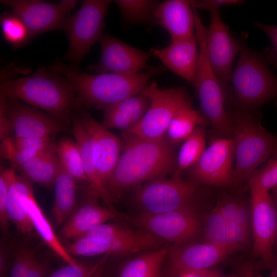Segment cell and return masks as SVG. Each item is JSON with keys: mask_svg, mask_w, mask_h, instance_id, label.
Instances as JSON below:
<instances>
[{"mask_svg": "<svg viewBox=\"0 0 277 277\" xmlns=\"http://www.w3.org/2000/svg\"><path fill=\"white\" fill-rule=\"evenodd\" d=\"M196 192L194 183L184 181L180 177H160L142 185L134 199L143 212L160 213L191 205Z\"/></svg>", "mask_w": 277, "mask_h": 277, "instance_id": "obj_10", "label": "cell"}, {"mask_svg": "<svg viewBox=\"0 0 277 277\" xmlns=\"http://www.w3.org/2000/svg\"><path fill=\"white\" fill-rule=\"evenodd\" d=\"M111 1H84L77 12L69 15L64 30L69 39L65 59L78 68L92 45L103 36L105 19Z\"/></svg>", "mask_w": 277, "mask_h": 277, "instance_id": "obj_7", "label": "cell"}, {"mask_svg": "<svg viewBox=\"0 0 277 277\" xmlns=\"http://www.w3.org/2000/svg\"><path fill=\"white\" fill-rule=\"evenodd\" d=\"M56 144L53 141L46 149L31 159L22 164H12V167L31 182L48 189L53 188L61 165Z\"/></svg>", "mask_w": 277, "mask_h": 277, "instance_id": "obj_24", "label": "cell"}, {"mask_svg": "<svg viewBox=\"0 0 277 277\" xmlns=\"http://www.w3.org/2000/svg\"><path fill=\"white\" fill-rule=\"evenodd\" d=\"M269 277H276L275 274L273 272H271V274L269 275Z\"/></svg>", "mask_w": 277, "mask_h": 277, "instance_id": "obj_55", "label": "cell"}, {"mask_svg": "<svg viewBox=\"0 0 277 277\" xmlns=\"http://www.w3.org/2000/svg\"><path fill=\"white\" fill-rule=\"evenodd\" d=\"M191 5L195 8L201 10H210L215 8H220L225 5H239L242 3V1L239 0H204L191 1Z\"/></svg>", "mask_w": 277, "mask_h": 277, "instance_id": "obj_45", "label": "cell"}, {"mask_svg": "<svg viewBox=\"0 0 277 277\" xmlns=\"http://www.w3.org/2000/svg\"><path fill=\"white\" fill-rule=\"evenodd\" d=\"M22 202L33 229L47 246L67 264H76V260L68 252L55 234L52 226L36 202L33 192L24 197Z\"/></svg>", "mask_w": 277, "mask_h": 277, "instance_id": "obj_26", "label": "cell"}, {"mask_svg": "<svg viewBox=\"0 0 277 277\" xmlns=\"http://www.w3.org/2000/svg\"><path fill=\"white\" fill-rule=\"evenodd\" d=\"M9 137L12 144L23 150L39 152L46 149L53 141L48 137H21L13 134Z\"/></svg>", "mask_w": 277, "mask_h": 277, "instance_id": "obj_43", "label": "cell"}, {"mask_svg": "<svg viewBox=\"0 0 277 277\" xmlns=\"http://www.w3.org/2000/svg\"><path fill=\"white\" fill-rule=\"evenodd\" d=\"M103 266H102L100 269L99 270H98V271L97 272L95 277H101V274H102V270H103Z\"/></svg>", "mask_w": 277, "mask_h": 277, "instance_id": "obj_54", "label": "cell"}, {"mask_svg": "<svg viewBox=\"0 0 277 277\" xmlns=\"http://www.w3.org/2000/svg\"><path fill=\"white\" fill-rule=\"evenodd\" d=\"M269 268L277 277V259L274 258Z\"/></svg>", "mask_w": 277, "mask_h": 277, "instance_id": "obj_52", "label": "cell"}, {"mask_svg": "<svg viewBox=\"0 0 277 277\" xmlns=\"http://www.w3.org/2000/svg\"><path fill=\"white\" fill-rule=\"evenodd\" d=\"M10 249L8 245L4 240L0 246V277H8L11 268Z\"/></svg>", "mask_w": 277, "mask_h": 277, "instance_id": "obj_46", "label": "cell"}, {"mask_svg": "<svg viewBox=\"0 0 277 277\" xmlns=\"http://www.w3.org/2000/svg\"><path fill=\"white\" fill-rule=\"evenodd\" d=\"M65 247L72 256H92L102 254L120 256L122 251L123 245L118 240L81 236L73 239Z\"/></svg>", "mask_w": 277, "mask_h": 277, "instance_id": "obj_31", "label": "cell"}, {"mask_svg": "<svg viewBox=\"0 0 277 277\" xmlns=\"http://www.w3.org/2000/svg\"><path fill=\"white\" fill-rule=\"evenodd\" d=\"M36 259L33 249L20 245L15 249L9 277H28L32 266Z\"/></svg>", "mask_w": 277, "mask_h": 277, "instance_id": "obj_40", "label": "cell"}, {"mask_svg": "<svg viewBox=\"0 0 277 277\" xmlns=\"http://www.w3.org/2000/svg\"><path fill=\"white\" fill-rule=\"evenodd\" d=\"M56 150L62 167L71 174L78 183L88 185L81 153L75 141L62 137L56 144Z\"/></svg>", "mask_w": 277, "mask_h": 277, "instance_id": "obj_33", "label": "cell"}, {"mask_svg": "<svg viewBox=\"0 0 277 277\" xmlns=\"http://www.w3.org/2000/svg\"><path fill=\"white\" fill-rule=\"evenodd\" d=\"M125 217L141 229L175 244L188 243L196 238L200 231V222L191 205L171 211L143 212Z\"/></svg>", "mask_w": 277, "mask_h": 277, "instance_id": "obj_9", "label": "cell"}, {"mask_svg": "<svg viewBox=\"0 0 277 277\" xmlns=\"http://www.w3.org/2000/svg\"><path fill=\"white\" fill-rule=\"evenodd\" d=\"M72 131L78 147L84 170L88 180L86 191L88 199L96 201L100 198L107 206L113 208V202L97 173L91 139L79 117L74 118Z\"/></svg>", "mask_w": 277, "mask_h": 277, "instance_id": "obj_22", "label": "cell"}, {"mask_svg": "<svg viewBox=\"0 0 277 277\" xmlns=\"http://www.w3.org/2000/svg\"><path fill=\"white\" fill-rule=\"evenodd\" d=\"M195 31L199 42V58L195 87L201 112L211 126L214 138H232L231 120L226 108V95L209 62L207 53V28L194 8Z\"/></svg>", "mask_w": 277, "mask_h": 277, "instance_id": "obj_6", "label": "cell"}, {"mask_svg": "<svg viewBox=\"0 0 277 277\" xmlns=\"http://www.w3.org/2000/svg\"><path fill=\"white\" fill-rule=\"evenodd\" d=\"M147 232L144 229L134 231L118 224L104 223L95 226L80 237L88 236L107 240H130L141 237Z\"/></svg>", "mask_w": 277, "mask_h": 277, "instance_id": "obj_37", "label": "cell"}, {"mask_svg": "<svg viewBox=\"0 0 277 277\" xmlns=\"http://www.w3.org/2000/svg\"><path fill=\"white\" fill-rule=\"evenodd\" d=\"M48 270L47 264L36 258L32 266L28 277H47Z\"/></svg>", "mask_w": 277, "mask_h": 277, "instance_id": "obj_48", "label": "cell"}, {"mask_svg": "<svg viewBox=\"0 0 277 277\" xmlns=\"http://www.w3.org/2000/svg\"><path fill=\"white\" fill-rule=\"evenodd\" d=\"M1 3L23 21L31 39L46 32L63 30L77 1L64 0L54 3L39 0H1Z\"/></svg>", "mask_w": 277, "mask_h": 277, "instance_id": "obj_11", "label": "cell"}, {"mask_svg": "<svg viewBox=\"0 0 277 277\" xmlns=\"http://www.w3.org/2000/svg\"><path fill=\"white\" fill-rule=\"evenodd\" d=\"M205 127L197 126L185 140L176 157V170L172 176L180 177L182 172L194 165L206 149Z\"/></svg>", "mask_w": 277, "mask_h": 277, "instance_id": "obj_32", "label": "cell"}, {"mask_svg": "<svg viewBox=\"0 0 277 277\" xmlns=\"http://www.w3.org/2000/svg\"><path fill=\"white\" fill-rule=\"evenodd\" d=\"M169 249L163 246L143 252L125 263L115 277H162Z\"/></svg>", "mask_w": 277, "mask_h": 277, "instance_id": "obj_29", "label": "cell"}, {"mask_svg": "<svg viewBox=\"0 0 277 277\" xmlns=\"http://www.w3.org/2000/svg\"><path fill=\"white\" fill-rule=\"evenodd\" d=\"M78 117L91 139L97 173L105 186L119 160L122 142L88 113L83 111Z\"/></svg>", "mask_w": 277, "mask_h": 277, "instance_id": "obj_18", "label": "cell"}, {"mask_svg": "<svg viewBox=\"0 0 277 277\" xmlns=\"http://www.w3.org/2000/svg\"><path fill=\"white\" fill-rule=\"evenodd\" d=\"M123 16L130 23H143L152 19L159 2L151 0H116Z\"/></svg>", "mask_w": 277, "mask_h": 277, "instance_id": "obj_35", "label": "cell"}, {"mask_svg": "<svg viewBox=\"0 0 277 277\" xmlns=\"http://www.w3.org/2000/svg\"><path fill=\"white\" fill-rule=\"evenodd\" d=\"M249 188L269 191L277 187V155L267 160L249 178Z\"/></svg>", "mask_w": 277, "mask_h": 277, "instance_id": "obj_38", "label": "cell"}, {"mask_svg": "<svg viewBox=\"0 0 277 277\" xmlns=\"http://www.w3.org/2000/svg\"><path fill=\"white\" fill-rule=\"evenodd\" d=\"M1 95L40 108L66 123L74 109L76 97L68 81L49 68L39 67L33 74L3 81Z\"/></svg>", "mask_w": 277, "mask_h": 277, "instance_id": "obj_3", "label": "cell"}, {"mask_svg": "<svg viewBox=\"0 0 277 277\" xmlns=\"http://www.w3.org/2000/svg\"><path fill=\"white\" fill-rule=\"evenodd\" d=\"M15 170L12 168L1 167L0 171V226L6 236L9 232V219L7 212V199L8 192L15 175Z\"/></svg>", "mask_w": 277, "mask_h": 277, "instance_id": "obj_41", "label": "cell"}, {"mask_svg": "<svg viewBox=\"0 0 277 277\" xmlns=\"http://www.w3.org/2000/svg\"><path fill=\"white\" fill-rule=\"evenodd\" d=\"M77 183L61 165L54 183V200L51 211L56 227L62 226L77 208Z\"/></svg>", "mask_w": 277, "mask_h": 277, "instance_id": "obj_27", "label": "cell"}, {"mask_svg": "<svg viewBox=\"0 0 277 277\" xmlns=\"http://www.w3.org/2000/svg\"><path fill=\"white\" fill-rule=\"evenodd\" d=\"M272 193L271 197L273 200V201L274 203V205L276 208V216H277V187L272 190ZM274 249H275L276 252H277V234H276V239H275L274 245L273 250Z\"/></svg>", "mask_w": 277, "mask_h": 277, "instance_id": "obj_51", "label": "cell"}, {"mask_svg": "<svg viewBox=\"0 0 277 277\" xmlns=\"http://www.w3.org/2000/svg\"><path fill=\"white\" fill-rule=\"evenodd\" d=\"M241 249L237 246H221L207 242L175 244L169 247L162 277H177L185 271L210 269Z\"/></svg>", "mask_w": 277, "mask_h": 277, "instance_id": "obj_15", "label": "cell"}, {"mask_svg": "<svg viewBox=\"0 0 277 277\" xmlns=\"http://www.w3.org/2000/svg\"><path fill=\"white\" fill-rule=\"evenodd\" d=\"M275 105L276 106V107H277V100H275Z\"/></svg>", "mask_w": 277, "mask_h": 277, "instance_id": "obj_56", "label": "cell"}, {"mask_svg": "<svg viewBox=\"0 0 277 277\" xmlns=\"http://www.w3.org/2000/svg\"><path fill=\"white\" fill-rule=\"evenodd\" d=\"M141 94L149 99V108L139 123L126 132L146 139L162 140L177 110L190 100L187 92L183 87L162 89L151 82Z\"/></svg>", "mask_w": 277, "mask_h": 277, "instance_id": "obj_8", "label": "cell"}, {"mask_svg": "<svg viewBox=\"0 0 277 277\" xmlns=\"http://www.w3.org/2000/svg\"><path fill=\"white\" fill-rule=\"evenodd\" d=\"M109 254L94 264L77 262L74 265L68 264L54 271L47 277H95L99 269L104 265Z\"/></svg>", "mask_w": 277, "mask_h": 277, "instance_id": "obj_39", "label": "cell"}, {"mask_svg": "<svg viewBox=\"0 0 277 277\" xmlns=\"http://www.w3.org/2000/svg\"><path fill=\"white\" fill-rule=\"evenodd\" d=\"M99 42V62L89 67L94 74H132L148 69L147 63L153 55L151 50H141L109 34L103 35Z\"/></svg>", "mask_w": 277, "mask_h": 277, "instance_id": "obj_16", "label": "cell"}, {"mask_svg": "<svg viewBox=\"0 0 277 277\" xmlns=\"http://www.w3.org/2000/svg\"><path fill=\"white\" fill-rule=\"evenodd\" d=\"M212 269H205L185 271L177 277H208Z\"/></svg>", "mask_w": 277, "mask_h": 277, "instance_id": "obj_49", "label": "cell"}, {"mask_svg": "<svg viewBox=\"0 0 277 277\" xmlns=\"http://www.w3.org/2000/svg\"><path fill=\"white\" fill-rule=\"evenodd\" d=\"M204 238L207 243L242 248L249 241V229L227 221L215 207L207 218Z\"/></svg>", "mask_w": 277, "mask_h": 277, "instance_id": "obj_25", "label": "cell"}, {"mask_svg": "<svg viewBox=\"0 0 277 277\" xmlns=\"http://www.w3.org/2000/svg\"><path fill=\"white\" fill-rule=\"evenodd\" d=\"M208 277H226L223 274H222L220 272L211 270L210 273L209 274Z\"/></svg>", "mask_w": 277, "mask_h": 277, "instance_id": "obj_53", "label": "cell"}, {"mask_svg": "<svg viewBox=\"0 0 277 277\" xmlns=\"http://www.w3.org/2000/svg\"><path fill=\"white\" fill-rule=\"evenodd\" d=\"M13 134L21 137H48L66 129L65 123L20 101L1 95Z\"/></svg>", "mask_w": 277, "mask_h": 277, "instance_id": "obj_17", "label": "cell"}, {"mask_svg": "<svg viewBox=\"0 0 277 277\" xmlns=\"http://www.w3.org/2000/svg\"><path fill=\"white\" fill-rule=\"evenodd\" d=\"M234 147L232 138H214L199 160L188 168L195 182L216 186L233 184Z\"/></svg>", "mask_w": 277, "mask_h": 277, "instance_id": "obj_14", "label": "cell"}, {"mask_svg": "<svg viewBox=\"0 0 277 277\" xmlns=\"http://www.w3.org/2000/svg\"><path fill=\"white\" fill-rule=\"evenodd\" d=\"M239 277H254V268L251 262L243 263L240 267Z\"/></svg>", "mask_w": 277, "mask_h": 277, "instance_id": "obj_50", "label": "cell"}, {"mask_svg": "<svg viewBox=\"0 0 277 277\" xmlns=\"http://www.w3.org/2000/svg\"><path fill=\"white\" fill-rule=\"evenodd\" d=\"M220 9L209 10L210 23L207 29V53L227 101L232 97L230 80L235 57L240 52V43L230 34L228 26L221 17Z\"/></svg>", "mask_w": 277, "mask_h": 277, "instance_id": "obj_12", "label": "cell"}, {"mask_svg": "<svg viewBox=\"0 0 277 277\" xmlns=\"http://www.w3.org/2000/svg\"><path fill=\"white\" fill-rule=\"evenodd\" d=\"M0 137L2 141L13 135V130L2 101H0Z\"/></svg>", "mask_w": 277, "mask_h": 277, "instance_id": "obj_47", "label": "cell"}, {"mask_svg": "<svg viewBox=\"0 0 277 277\" xmlns=\"http://www.w3.org/2000/svg\"><path fill=\"white\" fill-rule=\"evenodd\" d=\"M150 105L149 99L140 93L103 108L102 125L127 131L142 120Z\"/></svg>", "mask_w": 277, "mask_h": 277, "instance_id": "obj_23", "label": "cell"}, {"mask_svg": "<svg viewBox=\"0 0 277 277\" xmlns=\"http://www.w3.org/2000/svg\"><path fill=\"white\" fill-rule=\"evenodd\" d=\"M249 188L253 235L252 255L261 259L269 267L275 258L273 251L277 234L276 208L268 191Z\"/></svg>", "mask_w": 277, "mask_h": 277, "instance_id": "obj_13", "label": "cell"}, {"mask_svg": "<svg viewBox=\"0 0 277 277\" xmlns=\"http://www.w3.org/2000/svg\"><path fill=\"white\" fill-rule=\"evenodd\" d=\"M48 68L68 81L75 93L77 108H103L140 94L149 81L164 69L159 66L132 74H88L60 61L49 65Z\"/></svg>", "mask_w": 277, "mask_h": 277, "instance_id": "obj_2", "label": "cell"}, {"mask_svg": "<svg viewBox=\"0 0 277 277\" xmlns=\"http://www.w3.org/2000/svg\"><path fill=\"white\" fill-rule=\"evenodd\" d=\"M229 103L227 110L232 124L235 159L232 184L238 185L277 155V135L265 129L251 112Z\"/></svg>", "mask_w": 277, "mask_h": 277, "instance_id": "obj_4", "label": "cell"}, {"mask_svg": "<svg viewBox=\"0 0 277 277\" xmlns=\"http://www.w3.org/2000/svg\"><path fill=\"white\" fill-rule=\"evenodd\" d=\"M209 123L202 112L194 109L190 100L183 105L171 119L164 138L176 146L186 140L197 126L205 127Z\"/></svg>", "mask_w": 277, "mask_h": 277, "instance_id": "obj_30", "label": "cell"}, {"mask_svg": "<svg viewBox=\"0 0 277 277\" xmlns=\"http://www.w3.org/2000/svg\"><path fill=\"white\" fill-rule=\"evenodd\" d=\"M0 21L3 36L13 48L21 47L31 40L27 28L12 12L4 13Z\"/></svg>", "mask_w": 277, "mask_h": 277, "instance_id": "obj_34", "label": "cell"}, {"mask_svg": "<svg viewBox=\"0 0 277 277\" xmlns=\"http://www.w3.org/2000/svg\"><path fill=\"white\" fill-rule=\"evenodd\" d=\"M151 51L166 68L193 83L199 58V42L196 34L189 38L171 41L167 47L152 49Z\"/></svg>", "mask_w": 277, "mask_h": 277, "instance_id": "obj_19", "label": "cell"}, {"mask_svg": "<svg viewBox=\"0 0 277 277\" xmlns=\"http://www.w3.org/2000/svg\"><path fill=\"white\" fill-rule=\"evenodd\" d=\"M122 153L105 185L112 202L131 187L155 178L174 174L175 146L165 138H144L123 131Z\"/></svg>", "mask_w": 277, "mask_h": 277, "instance_id": "obj_1", "label": "cell"}, {"mask_svg": "<svg viewBox=\"0 0 277 277\" xmlns=\"http://www.w3.org/2000/svg\"><path fill=\"white\" fill-rule=\"evenodd\" d=\"M268 63L261 54L240 43L239 60L230 80L236 107L250 112L277 100V76Z\"/></svg>", "mask_w": 277, "mask_h": 277, "instance_id": "obj_5", "label": "cell"}, {"mask_svg": "<svg viewBox=\"0 0 277 277\" xmlns=\"http://www.w3.org/2000/svg\"><path fill=\"white\" fill-rule=\"evenodd\" d=\"M254 24L264 32L269 38L272 47L266 57L268 63L277 67V26L269 25L260 22H254Z\"/></svg>", "mask_w": 277, "mask_h": 277, "instance_id": "obj_44", "label": "cell"}, {"mask_svg": "<svg viewBox=\"0 0 277 277\" xmlns=\"http://www.w3.org/2000/svg\"><path fill=\"white\" fill-rule=\"evenodd\" d=\"M120 216V213L113 208L101 206L96 201L88 199V201L77 207L61 226L60 237L73 240L95 226Z\"/></svg>", "mask_w": 277, "mask_h": 277, "instance_id": "obj_21", "label": "cell"}, {"mask_svg": "<svg viewBox=\"0 0 277 277\" xmlns=\"http://www.w3.org/2000/svg\"><path fill=\"white\" fill-rule=\"evenodd\" d=\"M152 19L169 33L171 41L195 34L194 10L190 1L168 0L159 3Z\"/></svg>", "mask_w": 277, "mask_h": 277, "instance_id": "obj_20", "label": "cell"}, {"mask_svg": "<svg viewBox=\"0 0 277 277\" xmlns=\"http://www.w3.org/2000/svg\"><path fill=\"white\" fill-rule=\"evenodd\" d=\"M33 192L32 182L15 174L7 196V212L9 220L13 223L19 232L25 235H30L34 229L22 200Z\"/></svg>", "mask_w": 277, "mask_h": 277, "instance_id": "obj_28", "label": "cell"}, {"mask_svg": "<svg viewBox=\"0 0 277 277\" xmlns=\"http://www.w3.org/2000/svg\"><path fill=\"white\" fill-rule=\"evenodd\" d=\"M39 152L23 150L14 145L9 137L1 141L0 154L1 157L9 160L12 164H22L36 155Z\"/></svg>", "mask_w": 277, "mask_h": 277, "instance_id": "obj_42", "label": "cell"}, {"mask_svg": "<svg viewBox=\"0 0 277 277\" xmlns=\"http://www.w3.org/2000/svg\"><path fill=\"white\" fill-rule=\"evenodd\" d=\"M216 207L227 221L250 228L251 214L244 202L227 197L221 201Z\"/></svg>", "mask_w": 277, "mask_h": 277, "instance_id": "obj_36", "label": "cell"}]
</instances>
